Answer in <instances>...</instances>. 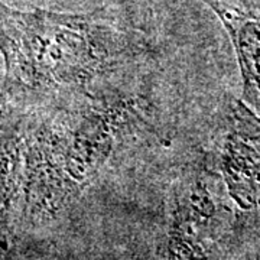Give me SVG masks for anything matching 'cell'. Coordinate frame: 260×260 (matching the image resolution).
<instances>
[{
  "label": "cell",
  "mask_w": 260,
  "mask_h": 260,
  "mask_svg": "<svg viewBox=\"0 0 260 260\" xmlns=\"http://www.w3.org/2000/svg\"><path fill=\"white\" fill-rule=\"evenodd\" d=\"M207 168L244 214H260V116L229 97L220 112Z\"/></svg>",
  "instance_id": "cell-3"
},
{
  "label": "cell",
  "mask_w": 260,
  "mask_h": 260,
  "mask_svg": "<svg viewBox=\"0 0 260 260\" xmlns=\"http://www.w3.org/2000/svg\"><path fill=\"white\" fill-rule=\"evenodd\" d=\"M142 112L136 99L91 94L32 123L20 135L19 182L29 218L51 220L73 204L138 129Z\"/></svg>",
  "instance_id": "cell-1"
},
{
  "label": "cell",
  "mask_w": 260,
  "mask_h": 260,
  "mask_svg": "<svg viewBox=\"0 0 260 260\" xmlns=\"http://www.w3.org/2000/svg\"><path fill=\"white\" fill-rule=\"evenodd\" d=\"M211 178L205 167L186 172L172 188L168 260H223L218 240L225 208L211 188Z\"/></svg>",
  "instance_id": "cell-4"
},
{
  "label": "cell",
  "mask_w": 260,
  "mask_h": 260,
  "mask_svg": "<svg viewBox=\"0 0 260 260\" xmlns=\"http://www.w3.org/2000/svg\"><path fill=\"white\" fill-rule=\"evenodd\" d=\"M257 260H260V257H259V259H257Z\"/></svg>",
  "instance_id": "cell-6"
},
{
  "label": "cell",
  "mask_w": 260,
  "mask_h": 260,
  "mask_svg": "<svg viewBox=\"0 0 260 260\" xmlns=\"http://www.w3.org/2000/svg\"><path fill=\"white\" fill-rule=\"evenodd\" d=\"M130 38L95 13L2 5L3 84L23 99L91 95L90 87L132 55Z\"/></svg>",
  "instance_id": "cell-2"
},
{
  "label": "cell",
  "mask_w": 260,
  "mask_h": 260,
  "mask_svg": "<svg viewBox=\"0 0 260 260\" xmlns=\"http://www.w3.org/2000/svg\"><path fill=\"white\" fill-rule=\"evenodd\" d=\"M221 20L243 80V102L260 116V6L251 0H201Z\"/></svg>",
  "instance_id": "cell-5"
}]
</instances>
